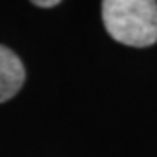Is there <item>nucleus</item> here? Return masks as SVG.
<instances>
[{"instance_id": "1", "label": "nucleus", "mask_w": 157, "mask_h": 157, "mask_svg": "<svg viewBox=\"0 0 157 157\" xmlns=\"http://www.w3.org/2000/svg\"><path fill=\"white\" fill-rule=\"evenodd\" d=\"M101 16L107 32L121 44L147 47L157 42V2L154 0H105Z\"/></svg>"}, {"instance_id": "2", "label": "nucleus", "mask_w": 157, "mask_h": 157, "mask_svg": "<svg viewBox=\"0 0 157 157\" xmlns=\"http://www.w3.org/2000/svg\"><path fill=\"white\" fill-rule=\"evenodd\" d=\"M23 61L9 47L0 45V103L9 101L25 84Z\"/></svg>"}, {"instance_id": "3", "label": "nucleus", "mask_w": 157, "mask_h": 157, "mask_svg": "<svg viewBox=\"0 0 157 157\" xmlns=\"http://www.w3.org/2000/svg\"><path fill=\"white\" fill-rule=\"evenodd\" d=\"M58 4H59L58 0H35L33 2V6L44 7V9H47V7H54V6H58Z\"/></svg>"}]
</instances>
